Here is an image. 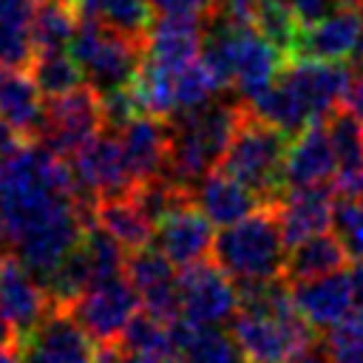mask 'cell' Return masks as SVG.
<instances>
[{"label":"cell","instance_id":"obj_1","mask_svg":"<svg viewBox=\"0 0 363 363\" xmlns=\"http://www.w3.org/2000/svg\"><path fill=\"white\" fill-rule=\"evenodd\" d=\"M352 79L346 62H326L312 57H289L278 79L250 99V111L284 130L289 139L315 122H326L340 108L343 91Z\"/></svg>","mask_w":363,"mask_h":363},{"label":"cell","instance_id":"obj_2","mask_svg":"<svg viewBox=\"0 0 363 363\" xmlns=\"http://www.w3.org/2000/svg\"><path fill=\"white\" fill-rule=\"evenodd\" d=\"M241 111L244 105L210 99L193 111L170 116V156L164 179L184 190H193L201 176L221 164V156L241 122Z\"/></svg>","mask_w":363,"mask_h":363},{"label":"cell","instance_id":"obj_3","mask_svg":"<svg viewBox=\"0 0 363 363\" xmlns=\"http://www.w3.org/2000/svg\"><path fill=\"white\" fill-rule=\"evenodd\" d=\"M213 258L235 284L284 278L286 241L278 227L272 204H264L247 218L227 224L216 235Z\"/></svg>","mask_w":363,"mask_h":363},{"label":"cell","instance_id":"obj_4","mask_svg":"<svg viewBox=\"0 0 363 363\" xmlns=\"http://www.w3.org/2000/svg\"><path fill=\"white\" fill-rule=\"evenodd\" d=\"M289 136L275 125L255 116L247 105L241 111V122L221 156V170L244 182L255 190L264 204H275L284 187V159H286Z\"/></svg>","mask_w":363,"mask_h":363},{"label":"cell","instance_id":"obj_5","mask_svg":"<svg viewBox=\"0 0 363 363\" xmlns=\"http://www.w3.org/2000/svg\"><path fill=\"white\" fill-rule=\"evenodd\" d=\"M71 54L77 57L85 82L102 94L133 79L145 60V43L79 17L77 34L71 40Z\"/></svg>","mask_w":363,"mask_h":363},{"label":"cell","instance_id":"obj_6","mask_svg":"<svg viewBox=\"0 0 363 363\" xmlns=\"http://www.w3.org/2000/svg\"><path fill=\"white\" fill-rule=\"evenodd\" d=\"M102 128H105V116H102L99 91L85 82L45 102V116H43L37 142L54 150L57 156L68 159L82 145H88Z\"/></svg>","mask_w":363,"mask_h":363},{"label":"cell","instance_id":"obj_7","mask_svg":"<svg viewBox=\"0 0 363 363\" xmlns=\"http://www.w3.org/2000/svg\"><path fill=\"white\" fill-rule=\"evenodd\" d=\"M23 363H96L99 346L68 306L54 303L45 318L20 337Z\"/></svg>","mask_w":363,"mask_h":363},{"label":"cell","instance_id":"obj_8","mask_svg":"<svg viewBox=\"0 0 363 363\" xmlns=\"http://www.w3.org/2000/svg\"><path fill=\"white\" fill-rule=\"evenodd\" d=\"M179 303L182 318L196 326H224L233 323L241 309L238 284L213 261H196L179 272Z\"/></svg>","mask_w":363,"mask_h":363},{"label":"cell","instance_id":"obj_9","mask_svg":"<svg viewBox=\"0 0 363 363\" xmlns=\"http://www.w3.org/2000/svg\"><path fill=\"white\" fill-rule=\"evenodd\" d=\"M68 309L94 335L96 343L111 346L122 337L133 315L142 309V298L128 275H113L88 286L68 303Z\"/></svg>","mask_w":363,"mask_h":363},{"label":"cell","instance_id":"obj_10","mask_svg":"<svg viewBox=\"0 0 363 363\" xmlns=\"http://www.w3.org/2000/svg\"><path fill=\"white\" fill-rule=\"evenodd\" d=\"M71 159H74L71 170H74L77 190L91 204H99L105 199L130 196L136 190V182H133L130 167L125 162L119 136H111V133L99 130Z\"/></svg>","mask_w":363,"mask_h":363},{"label":"cell","instance_id":"obj_11","mask_svg":"<svg viewBox=\"0 0 363 363\" xmlns=\"http://www.w3.org/2000/svg\"><path fill=\"white\" fill-rule=\"evenodd\" d=\"M153 241L176 267H190L213 252V221L193 201V190L179 193L173 204L156 218Z\"/></svg>","mask_w":363,"mask_h":363},{"label":"cell","instance_id":"obj_12","mask_svg":"<svg viewBox=\"0 0 363 363\" xmlns=\"http://www.w3.org/2000/svg\"><path fill=\"white\" fill-rule=\"evenodd\" d=\"M176 264L159 247H139L130 250L125 261V275L136 286L142 298V309L164 323H173L182 315L179 303V272Z\"/></svg>","mask_w":363,"mask_h":363},{"label":"cell","instance_id":"obj_13","mask_svg":"<svg viewBox=\"0 0 363 363\" xmlns=\"http://www.w3.org/2000/svg\"><path fill=\"white\" fill-rule=\"evenodd\" d=\"M363 34V9L340 3L323 17L301 26L298 45L292 57H312L326 62H346L354 54V45Z\"/></svg>","mask_w":363,"mask_h":363},{"label":"cell","instance_id":"obj_14","mask_svg":"<svg viewBox=\"0 0 363 363\" xmlns=\"http://www.w3.org/2000/svg\"><path fill=\"white\" fill-rule=\"evenodd\" d=\"M289 292H292L295 309L312 329H329L357 306L352 272L346 269L309 278V281H295L289 284Z\"/></svg>","mask_w":363,"mask_h":363},{"label":"cell","instance_id":"obj_15","mask_svg":"<svg viewBox=\"0 0 363 363\" xmlns=\"http://www.w3.org/2000/svg\"><path fill=\"white\" fill-rule=\"evenodd\" d=\"M116 136L136 184L164 176L170 156V125H164V119L139 113L130 122H125L116 130Z\"/></svg>","mask_w":363,"mask_h":363},{"label":"cell","instance_id":"obj_16","mask_svg":"<svg viewBox=\"0 0 363 363\" xmlns=\"http://www.w3.org/2000/svg\"><path fill=\"white\" fill-rule=\"evenodd\" d=\"M275 218L284 233L286 247H295L318 233H326L332 227V190L326 184L318 187H286L275 204Z\"/></svg>","mask_w":363,"mask_h":363},{"label":"cell","instance_id":"obj_17","mask_svg":"<svg viewBox=\"0 0 363 363\" xmlns=\"http://www.w3.org/2000/svg\"><path fill=\"white\" fill-rule=\"evenodd\" d=\"M337 173V156L323 122H315L295 133L286 145L284 187H318Z\"/></svg>","mask_w":363,"mask_h":363},{"label":"cell","instance_id":"obj_18","mask_svg":"<svg viewBox=\"0 0 363 363\" xmlns=\"http://www.w3.org/2000/svg\"><path fill=\"white\" fill-rule=\"evenodd\" d=\"M54 306L48 289L17 261V258H3L0 267V312L3 318L14 326L17 337L31 332L45 312Z\"/></svg>","mask_w":363,"mask_h":363},{"label":"cell","instance_id":"obj_19","mask_svg":"<svg viewBox=\"0 0 363 363\" xmlns=\"http://www.w3.org/2000/svg\"><path fill=\"white\" fill-rule=\"evenodd\" d=\"M193 201L218 227L235 224L264 207V199L255 190H250L244 182H238L221 167L201 176V182L193 187Z\"/></svg>","mask_w":363,"mask_h":363},{"label":"cell","instance_id":"obj_20","mask_svg":"<svg viewBox=\"0 0 363 363\" xmlns=\"http://www.w3.org/2000/svg\"><path fill=\"white\" fill-rule=\"evenodd\" d=\"M201 20L199 17H159L150 23L145 40V57L167 71H179L201 54Z\"/></svg>","mask_w":363,"mask_h":363},{"label":"cell","instance_id":"obj_21","mask_svg":"<svg viewBox=\"0 0 363 363\" xmlns=\"http://www.w3.org/2000/svg\"><path fill=\"white\" fill-rule=\"evenodd\" d=\"M43 116H45V102L31 71L0 68V119H6L26 139H37Z\"/></svg>","mask_w":363,"mask_h":363},{"label":"cell","instance_id":"obj_22","mask_svg":"<svg viewBox=\"0 0 363 363\" xmlns=\"http://www.w3.org/2000/svg\"><path fill=\"white\" fill-rule=\"evenodd\" d=\"M116 346L125 363H184V352L179 349L170 323L147 315L145 309L133 315Z\"/></svg>","mask_w":363,"mask_h":363},{"label":"cell","instance_id":"obj_23","mask_svg":"<svg viewBox=\"0 0 363 363\" xmlns=\"http://www.w3.org/2000/svg\"><path fill=\"white\" fill-rule=\"evenodd\" d=\"M346 261H349V252L340 244V238L329 233H318L289 247L286 264H284V281L295 284V281H309V278H320L329 272H340L346 269Z\"/></svg>","mask_w":363,"mask_h":363},{"label":"cell","instance_id":"obj_24","mask_svg":"<svg viewBox=\"0 0 363 363\" xmlns=\"http://www.w3.org/2000/svg\"><path fill=\"white\" fill-rule=\"evenodd\" d=\"M94 218L99 227H105L125 250H139L153 241V218L145 213V207L136 201V196H119L105 199L94 207Z\"/></svg>","mask_w":363,"mask_h":363},{"label":"cell","instance_id":"obj_25","mask_svg":"<svg viewBox=\"0 0 363 363\" xmlns=\"http://www.w3.org/2000/svg\"><path fill=\"white\" fill-rule=\"evenodd\" d=\"M170 332L184 352V363H247L238 343L218 326H196L187 318H176Z\"/></svg>","mask_w":363,"mask_h":363},{"label":"cell","instance_id":"obj_26","mask_svg":"<svg viewBox=\"0 0 363 363\" xmlns=\"http://www.w3.org/2000/svg\"><path fill=\"white\" fill-rule=\"evenodd\" d=\"M34 6L37 0H0V68H28Z\"/></svg>","mask_w":363,"mask_h":363},{"label":"cell","instance_id":"obj_27","mask_svg":"<svg viewBox=\"0 0 363 363\" xmlns=\"http://www.w3.org/2000/svg\"><path fill=\"white\" fill-rule=\"evenodd\" d=\"M82 20H94L116 34L147 40L150 31V0H74Z\"/></svg>","mask_w":363,"mask_h":363},{"label":"cell","instance_id":"obj_28","mask_svg":"<svg viewBox=\"0 0 363 363\" xmlns=\"http://www.w3.org/2000/svg\"><path fill=\"white\" fill-rule=\"evenodd\" d=\"M77 26H79V11L71 0H37L31 17L34 51L71 48Z\"/></svg>","mask_w":363,"mask_h":363},{"label":"cell","instance_id":"obj_29","mask_svg":"<svg viewBox=\"0 0 363 363\" xmlns=\"http://www.w3.org/2000/svg\"><path fill=\"white\" fill-rule=\"evenodd\" d=\"M28 71L37 82V88L43 91L45 99L51 96H62L79 85H85V74L77 62V57L71 54V48H54V51H34Z\"/></svg>","mask_w":363,"mask_h":363},{"label":"cell","instance_id":"obj_30","mask_svg":"<svg viewBox=\"0 0 363 363\" xmlns=\"http://www.w3.org/2000/svg\"><path fill=\"white\" fill-rule=\"evenodd\" d=\"M227 85L221 79V74L199 54L193 62H187L184 68L173 71V91H176V113L182 111H193L210 99H216V94H221Z\"/></svg>","mask_w":363,"mask_h":363},{"label":"cell","instance_id":"obj_31","mask_svg":"<svg viewBox=\"0 0 363 363\" xmlns=\"http://www.w3.org/2000/svg\"><path fill=\"white\" fill-rule=\"evenodd\" d=\"M301 26L303 23L292 11L289 0H258V6H255V28L272 45H278L286 54V60L295 54Z\"/></svg>","mask_w":363,"mask_h":363},{"label":"cell","instance_id":"obj_32","mask_svg":"<svg viewBox=\"0 0 363 363\" xmlns=\"http://www.w3.org/2000/svg\"><path fill=\"white\" fill-rule=\"evenodd\" d=\"M326 130L337 156V170L363 164V119H357L346 108H337L335 113H329Z\"/></svg>","mask_w":363,"mask_h":363},{"label":"cell","instance_id":"obj_33","mask_svg":"<svg viewBox=\"0 0 363 363\" xmlns=\"http://www.w3.org/2000/svg\"><path fill=\"white\" fill-rule=\"evenodd\" d=\"M323 343L332 363H363V309L357 306V312H349L343 320L329 326Z\"/></svg>","mask_w":363,"mask_h":363},{"label":"cell","instance_id":"obj_34","mask_svg":"<svg viewBox=\"0 0 363 363\" xmlns=\"http://www.w3.org/2000/svg\"><path fill=\"white\" fill-rule=\"evenodd\" d=\"M332 227L340 244L346 247L349 258H363V199L340 196L332 210Z\"/></svg>","mask_w":363,"mask_h":363},{"label":"cell","instance_id":"obj_35","mask_svg":"<svg viewBox=\"0 0 363 363\" xmlns=\"http://www.w3.org/2000/svg\"><path fill=\"white\" fill-rule=\"evenodd\" d=\"M218 6H221V0H150L153 14H159V17H199V20H207Z\"/></svg>","mask_w":363,"mask_h":363},{"label":"cell","instance_id":"obj_36","mask_svg":"<svg viewBox=\"0 0 363 363\" xmlns=\"http://www.w3.org/2000/svg\"><path fill=\"white\" fill-rule=\"evenodd\" d=\"M335 193L346 199H363V164L343 167L335 173Z\"/></svg>","mask_w":363,"mask_h":363},{"label":"cell","instance_id":"obj_37","mask_svg":"<svg viewBox=\"0 0 363 363\" xmlns=\"http://www.w3.org/2000/svg\"><path fill=\"white\" fill-rule=\"evenodd\" d=\"M289 6L298 14V20L306 26V23L323 17L326 11H332L335 6H340V0H289Z\"/></svg>","mask_w":363,"mask_h":363},{"label":"cell","instance_id":"obj_38","mask_svg":"<svg viewBox=\"0 0 363 363\" xmlns=\"http://www.w3.org/2000/svg\"><path fill=\"white\" fill-rule=\"evenodd\" d=\"M340 108H346L349 113H354L357 119H363V74H352V79H349V85L343 91Z\"/></svg>","mask_w":363,"mask_h":363},{"label":"cell","instance_id":"obj_39","mask_svg":"<svg viewBox=\"0 0 363 363\" xmlns=\"http://www.w3.org/2000/svg\"><path fill=\"white\" fill-rule=\"evenodd\" d=\"M26 142H28V139H26L20 130H14L6 119H0V164H3L6 159H11Z\"/></svg>","mask_w":363,"mask_h":363},{"label":"cell","instance_id":"obj_40","mask_svg":"<svg viewBox=\"0 0 363 363\" xmlns=\"http://www.w3.org/2000/svg\"><path fill=\"white\" fill-rule=\"evenodd\" d=\"M286 363H332V357H329L326 343H318V340L312 337L309 343H303L301 349H295Z\"/></svg>","mask_w":363,"mask_h":363},{"label":"cell","instance_id":"obj_41","mask_svg":"<svg viewBox=\"0 0 363 363\" xmlns=\"http://www.w3.org/2000/svg\"><path fill=\"white\" fill-rule=\"evenodd\" d=\"M352 286H354V301H357V306L363 309V258L354 261V269H352Z\"/></svg>","mask_w":363,"mask_h":363},{"label":"cell","instance_id":"obj_42","mask_svg":"<svg viewBox=\"0 0 363 363\" xmlns=\"http://www.w3.org/2000/svg\"><path fill=\"white\" fill-rule=\"evenodd\" d=\"M96 363H125V357H122L119 346H116V343H111V346H102V349H99Z\"/></svg>","mask_w":363,"mask_h":363},{"label":"cell","instance_id":"obj_43","mask_svg":"<svg viewBox=\"0 0 363 363\" xmlns=\"http://www.w3.org/2000/svg\"><path fill=\"white\" fill-rule=\"evenodd\" d=\"M14 337H17V332H14V326L3 318V312H0V349H6V346H14Z\"/></svg>","mask_w":363,"mask_h":363},{"label":"cell","instance_id":"obj_44","mask_svg":"<svg viewBox=\"0 0 363 363\" xmlns=\"http://www.w3.org/2000/svg\"><path fill=\"white\" fill-rule=\"evenodd\" d=\"M352 68H354L357 74H363V34H360V40H357V45H354V54H352Z\"/></svg>","mask_w":363,"mask_h":363},{"label":"cell","instance_id":"obj_45","mask_svg":"<svg viewBox=\"0 0 363 363\" xmlns=\"http://www.w3.org/2000/svg\"><path fill=\"white\" fill-rule=\"evenodd\" d=\"M0 363H23V360L14 346H6V349H0Z\"/></svg>","mask_w":363,"mask_h":363},{"label":"cell","instance_id":"obj_46","mask_svg":"<svg viewBox=\"0 0 363 363\" xmlns=\"http://www.w3.org/2000/svg\"><path fill=\"white\" fill-rule=\"evenodd\" d=\"M340 3H352V6H360L363 9V0H340Z\"/></svg>","mask_w":363,"mask_h":363},{"label":"cell","instance_id":"obj_47","mask_svg":"<svg viewBox=\"0 0 363 363\" xmlns=\"http://www.w3.org/2000/svg\"><path fill=\"white\" fill-rule=\"evenodd\" d=\"M0 207H3V179H0Z\"/></svg>","mask_w":363,"mask_h":363},{"label":"cell","instance_id":"obj_48","mask_svg":"<svg viewBox=\"0 0 363 363\" xmlns=\"http://www.w3.org/2000/svg\"><path fill=\"white\" fill-rule=\"evenodd\" d=\"M3 258H6V255H3V252H0V267H3Z\"/></svg>","mask_w":363,"mask_h":363},{"label":"cell","instance_id":"obj_49","mask_svg":"<svg viewBox=\"0 0 363 363\" xmlns=\"http://www.w3.org/2000/svg\"><path fill=\"white\" fill-rule=\"evenodd\" d=\"M71 3H74V0H71Z\"/></svg>","mask_w":363,"mask_h":363}]
</instances>
